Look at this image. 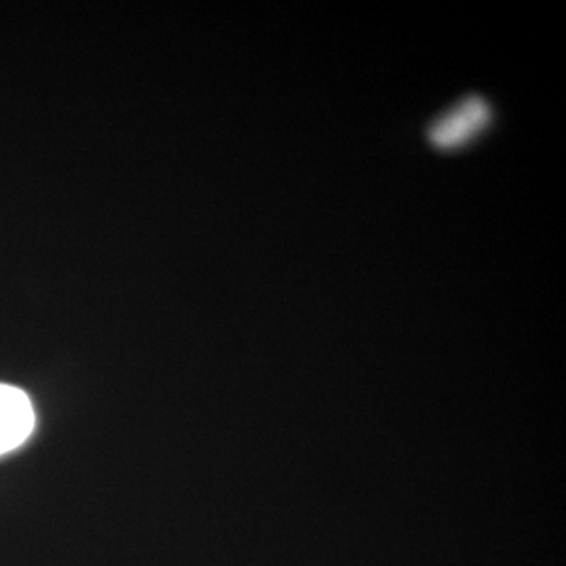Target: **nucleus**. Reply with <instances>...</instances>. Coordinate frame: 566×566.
I'll return each mask as SVG.
<instances>
[{"label":"nucleus","mask_w":566,"mask_h":566,"mask_svg":"<svg viewBox=\"0 0 566 566\" xmlns=\"http://www.w3.org/2000/svg\"><path fill=\"white\" fill-rule=\"evenodd\" d=\"M35 424L31 398L18 387L0 385V457L24 444Z\"/></svg>","instance_id":"obj_2"},{"label":"nucleus","mask_w":566,"mask_h":566,"mask_svg":"<svg viewBox=\"0 0 566 566\" xmlns=\"http://www.w3.org/2000/svg\"><path fill=\"white\" fill-rule=\"evenodd\" d=\"M493 118V107L486 98L480 95L464 96L430 123L427 139L438 150H460L482 136Z\"/></svg>","instance_id":"obj_1"}]
</instances>
